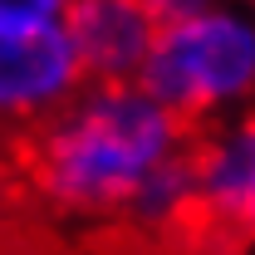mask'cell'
<instances>
[{
    "label": "cell",
    "mask_w": 255,
    "mask_h": 255,
    "mask_svg": "<svg viewBox=\"0 0 255 255\" xmlns=\"http://www.w3.org/2000/svg\"><path fill=\"white\" fill-rule=\"evenodd\" d=\"M187 137L137 84H84L69 108L5 147L0 162L15 201L39 226L118 246L142 191L187 152Z\"/></svg>",
    "instance_id": "obj_1"
},
{
    "label": "cell",
    "mask_w": 255,
    "mask_h": 255,
    "mask_svg": "<svg viewBox=\"0 0 255 255\" xmlns=\"http://www.w3.org/2000/svg\"><path fill=\"white\" fill-rule=\"evenodd\" d=\"M137 89L187 132L241 118L255 94L251 15L206 0H157V34Z\"/></svg>",
    "instance_id": "obj_2"
},
{
    "label": "cell",
    "mask_w": 255,
    "mask_h": 255,
    "mask_svg": "<svg viewBox=\"0 0 255 255\" xmlns=\"http://www.w3.org/2000/svg\"><path fill=\"white\" fill-rule=\"evenodd\" d=\"M64 0H0V142L15 147L84 94Z\"/></svg>",
    "instance_id": "obj_3"
},
{
    "label": "cell",
    "mask_w": 255,
    "mask_h": 255,
    "mask_svg": "<svg viewBox=\"0 0 255 255\" xmlns=\"http://www.w3.org/2000/svg\"><path fill=\"white\" fill-rule=\"evenodd\" d=\"M196 255H236L255 221V128L251 118L196 128L187 137Z\"/></svg>",
    "instance_id": "obj_4"
},
{
    "label": "cell",
    "mask_w": 255,
    "mask_h": 255,
    "mask_svg": "<svg viewBox=\"0 0 255 255\" xmlns=\"http://www.w3.org/2000/svg\"><path fill=\"white\" fill-rule=\"evenodd\" d=\"M64 25L89 84H137L157 34V0H79Z\"/></svg>",
    "instance_id": "obj_5"
},
{
    "label": "cell",
    "mask_w": 255,
    "mask_h": 255,
    "mask_svg": "<svg viewBox=\"0 0 255 255\" xmlns=\"http://www.w3.org/2000/svg\"><path fill=\"white\" fill-rule=\"evenodd\" d=\"M15 236H20L15 191H10V177H0V255H10V251H15Z\"/></svg>",
    "instance_id": "obj_6"
}]
</instances>
